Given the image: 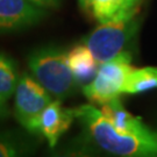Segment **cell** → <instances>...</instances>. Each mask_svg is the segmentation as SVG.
Returning a JSON list of instances; mask_svg holds the SVG:
<instances>
[{"label":"cell","mask_w":157,"mask_h":157,"mask_svg":"<svg viewBox=\"0 0 157 157\" xmlns=\"http://www.w3.org/2000/svg\"><path fill=\"white\" fill-rule=\"evenodd\" d=\"M51 94L28 73H23L17 82L14 100V117L32 135L40 134V119L51 101Z\"/></svg>","instance_id":"cell-5"},{"label":"cell","mask_w":157,"mask_h":157,"mask_svg":"<svg viewBox=\"0 0 157 157\" xmlns=\"http://www.w3.org/2000/svg\"><path fill=\"white\" fill-rule=\"evenodd\" d=\"M10 114L8 107L6 105V101H4L2 99H0V121L5 120Z\"/></svg>","instance_id":"cell-15"},{"label":"cell","mask_w":157,"mask_h":157,"mask_svg":"<svg viewBox=\"0 0 157 157\" xmlns=\"http://www.w3.org/2000/svg\"><path fill=\"white\" fill-rule=\"evenodd\" d=\"M75 118L73 109L62 106L59 99L51 101L44 108L40 119V134L44 137L50 148L57 144L70 126Z\"/></svg>","instance_id":"cell-7"},{"label":"cell","mask_w":157,"mask_h":157,"mask_svg":"<svg viewBox=\"0 0 157 157\" xmlns=\"http://www.w3.org/2000/svg\"><path fill=\"white\" fill-rule=\"evenodd\" d=\"M101 112L115 128L124 133H144L149 130V127L142 122L141 118L129 113L119 98L101 105Z\"/></svg>","instance_id":"cell-9"},{"label":"cell","mask_w":157,"mask_h":157,"mask_svg":"<svg viewBox=\"0 0 157 157\" xmlns=\"http://www.w3.org/2000/svg\"><path fill=\"white\" fill-rule=\"evenodd\" d=\"M157 89V67H146L133 69L124 84V93L137 94Z\"/></svg>","instance_id":"cell-11"},{"label":"cell","mask_w":157,"mask_h":157,"mask_svg":"<svg viewBox=\"0 0 157 157\" xmlns=\"http://www.w3.org/2000/svg\"><path fill=\"white\" fill-rule=\"evenodd\" d=\"M75 118L83 126L89 140L100 150L117 156H157V132H120L92 105H82L73 109Z\"/></svg>","instance_id":"cell-1"},{"label":"cell","mask_w":157,"mask_h":157,"mask_svg":"<svg viewBox=\"0 0 157 157\" xmlns=\"http://www.w3.org/2000/svg\"><path fill=\"white\" fill-rule=\"evenodd\" d=\"M45 8L29 0H0V34L13 33L39 23Z\"/></svg>","instance_id":"cell-6"},{"label":"cell","mask_w":157,"mask_h":157,"mask_svg":"<svg viewBox=\"0 0 157 157\" xmlns=\"http://www.w3.org/2000/svg\"><path fill=\"white\" fill-rule=\"evenodd\" d=\"M17 82V64L11 57L0 54V99L7 101L15 92Z\"/></svg>","instance_id":"cell-13"},{"label":"cell","mask_w":157,"mask_h":157,"mask_svg":"<svg viewBox=\"0 0 157 157\" xmlns=\"http://www.w3.org/2000/svg\"><path fill=\"white\" fill-rule=\"evenodd\" d=\"M34 77L55 98L63 100L75 94L79 83L67 65V54L55 45L37 48L28 56Z\"/></svg>","instance_id":"cell-3"},{"label":"cell","mask_w":157,"mask_h":157,"mask_svg":"<svg viewBox=\"0 0 157 157\" xmlns=\"http://www.w3.org/2000/svg\"><path fill=\"white\" fill-rule=\"evenodd\" d=\"M34 143L20 132H2L0 133V157L25 156L34 150Z\"/></svg>","instance_id":"cell-10"},{"label":"cell","mask_w":157,"mask_h":157,"mask_svg":"<svg viewBox=\"0 0 157 157\" xmlns=\"http://www.w3.org/2000/svg\"><path fill=\"white\" fill-rule=\"evenodd\" d=\"M98 64L91 50L83 43L67 52V65L79 85L89 84L98 72Z\"/></svg>","instance_id":"cell-8"},{"label":"cell","mask_w":157,"mask_h":157,"mask_svg":"<svg viewBox=\"0 0 157 157\" xmlns=\"http://www.w3.org/2000/svg\"><path fill=\"white\" fill-rule=\"evenodd\" d=\"M143 0H126L117 14L100 23L84 37V43L93 54L97 62L112 61L128 51L140 27L139 13Z\"/></svg>","instance_id":"cell-2"},{"label":"cell","mask_w":157,"mask_h":157,"mask_svg":"<svg viewBox=\"0 0 157 157\" xmlns=\"http://www.w3.org/2000/svg\"><path fill=\"white\" fill-rule=\"evenodd\" d=\"M124 2V0H79L82 10L99 23L114 17Z\"/></svg>","instance_id":"cell-12"},{"label":"cell","mask_w":157,"mask_h":157,"mask_svg":"<svg viewBox=\"0 0 157 157\" xmlns=\"http://www.w3.org/2000/svg\"><path fill=\"white\" fill-rule=\"evenodd\" d=\"M130 61L132 55L127 51L112 61L101 63L94 78L83 86L85 97L93 104L104 105L124 94V84L134 69Z\"/></svg>","instance_id":"cell-4"},{"label":"cell","mask_w":157,"mask_h":157,"mask_svg":"<svg viewBox=\"0 0 157 157\" xmlns=\"http://www.w3.org/2000/svg\"><path fill=\"white\" fill-rule=\"evenodd\" d=\"M29 1L42 8H57L61 5L62 0H29Z\"/></svg>","instance_id":"cell-14"}]
</instances>
